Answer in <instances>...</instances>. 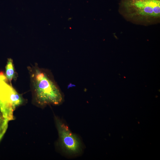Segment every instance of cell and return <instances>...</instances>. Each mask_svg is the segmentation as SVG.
<instances>
[{
    "label": "cell",
    "instance_id": "cell-1",
    "mask_svg": "<svg viewBox=\"0 0 160 160\" xmlns=\"http://www.w3.org/2000/svg\"><path fill=\"white\" fill-rule=\"evenodd\" d=\"M28 69L35 103L42 107L60 104L63 100L62 93L49 72L37 66L29 67Z\"/></svg>",
    "mask_w": 160,
    "mask_h": 160
},
{
    "label": "cell",
    "instance_id": "cell-2",
    "mask_svg": "<svg viewBox=\"0 0 160 160\" xmlns=\"http://www.w3.org/2000/svg\"><path fill=\"white\" fill-rule=\"evenodd\" d=\"M119 12L127 20L148 26L160 20V0H121Z\"/></svg>",
    "mask_w": 160,
    "mask_h": 160
},
{
    "label": "cell",
    "instance_id": "cell-3",
    "mask_svg": "<svg viewBox=\"0 0 160 160\" xmlns=\"http://www.w3.org/2000/svg\"><path fill=\"white\" fill-rule=\"evenodd\" d=\"M9 82L5 74L0 72V110L2 115L8 121L14 119V111L24 102L22 96Z\"/></svg>",
    "mask_w": 160,
    "mask_h": 160
},
{
    "label": "cell",
    "instance_id": "cell-4",
    "mask_svg": "<svg viewBox=\"0 0 160 160\" xmlns=\"http://www.w3.org/2000/svg\"><path fill=\"white\" fill-rule=\"evenodd\" d=\"M60 144L62 148L68 154L78 153L81 149L79 140L71 132L68 127L57 118L55 119Z\"/></svg>",
    "mask_w": 160,
    "mask_h": 160
},
{
    "label": "cell",
    "instance_id": "cell-5",
    "mask_svg": "<svg viewBox=\"0 0 160 160\" xmlns=\"http://www.w3.org/2000/svg\"><path fill=\"white\" fill-rule=\"evenodd\" d=\"M5 69V76L8 80L11 83L12 79L15 76V73L13 61L12 59H8Z\"/></svg>",
    "mask_w": 160,
    "mask_h": 160
},
{
    "label": "cell",
    "instance_id": "cell-6",
    "mask_svg": "<svg viewBox=\"0 0 160 160\" xmlns=\"http://www.w3.org/2000/svg\"><path fill=\"white\" fill-rule=\"evenodd\" d=\"M8 121L0 115V141L6 132Z\"/></svg>",
    "mask_w": 160,
    "mask_h": 160
}]
</instances>
